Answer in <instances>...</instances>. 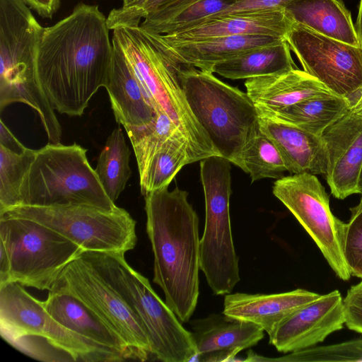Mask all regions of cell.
<instances>
[{
	"mask_svg": "<svg viewBox=\"0 0 362 362\" xmlns=\"http://www.w3.org/2000/svg\"><path fill=\"white\" fill-rule=\"evenodd\" d=\"M109 30L98 6L82 2L64 18L44 28L37 74L59 113L82 115L94 94L105 88L113 57Z\"/></svg>",
	"mask_w": 362,
	"mask_h": 362,
	"instance_id": "1",
	"label": "cell"
},
{
	"mask_svg": "<svg viewBox=\"0 0 362 362\" xmlns=\"http://www.w3.org/2000/svg\"><path fill=\"white\" fill-rule=\"evenodd\" d=\"M146 233L154 257L153 279L181 322L189 321L199 294V218L188 192L165 187L146 194Z\"/></svg>",
	"mask_w": 362,
	"mask_h": 362,
	"instance_id": "2",
	"label": "cell"
},
{
	"mask_svg": "<svg viewBox=\"0 0 362 362\" xmlns=\"http://www.w3.org/2000/svg\"><path fill=\"white\" fill-rule=\"evenodd\" d=\"M139 23L115 27L112 38L122 49L139 80L148 102L166 113L187 139L194 162L220 156L199 123L186 100L178 79V63L159 34L142 28Z\"/></svg>",
	"mask_w": 362,
	"mask_h": 362,
	"instance_id": "3",
	"label": "cell"
},
{
	"mask_svg": "<svg viewBox=\"0 0 362 362\" xmlns=\"http://www.w3.org/2000/svg\"><path fill=\"white\" fill-rule=\"evenodd\" d=\"M0 334L16 349L41 361H125L60 324L43 301L15 282L0 285Z\"/></svg>",
	"mask_w": 362,
	"mask_h": 362,
	"instance_id": "4",
	"label": "cell"
},
{
	"mask_svg": "<svg viewBox=\"0 0 362 362\" xmlns=\"http://www.w3.org/2000/svg\"><path fill=\"white\" fill-rule=\"evenodd\" d=\"M177 75L192 112L220 156L230 162L259 131L256 106L247 93L214 73L181 65Z\"/></svg>",
	"mask_w": 362,
	"mask_h": 362,
	"instance_id": "5",
	"label": "cell"
},
{
	"mask_svg": "<svg viewBox=\"0 0 362 362\" xmlns=\"http://www.w3.org/2000/svg\"><path fill=\"white\" fill-rule=\"evenodd\" d=\"M87 150L47 144L35 156L20 188L19 206L86 204L111 210L117 207L90 165Z\"/></svg>",
	"mask_w": 362,
	"mask_h": 362,
	"instance_id": "6",
	"label": "cell"
},
{
	"mask_svg": "<svg viewBox=\"0 0 362 362\" xmlns=\"http://www.w3.org/2000/svg\"><path fill=\"white\" fill-rule=\"evenodd\" d=\"M89 252L101 272L141 320L148 334L152 356L163 362L195 361L197 349L170 308L153 289L149 281L134 270L122 252Z\"/></svg>",
	"mask_w": 362,
	"mask_h": 362,
	"instance_id": "7",
	"label": "cell"
},
{
	"mask_svg": "<svg viewBox=\"0 0 362 362\" xmlns=\"http://www.w3.org/2000/svg\"><path fill=\"white\" fill-rule=\"evenodd\" d=\"M230 163L221 156L200 160L205 199L200 269L216 296L230 293L240 280L230 218Z\"/></svg>",
	"mask_w": 362,
	"mask_h": 362,
	"instance_id": "8",
	"label": "cell"
},
{
	"mask_svg": "<svg viewBox=\"0 0 362 362\" xmlns=\"http://www.w3.org/2000/svg\"><path fill=\"white\" fill-rule=\"evenodd\" d=\"M0 216L36 221L74 242L83 251L126 253L137 241L135 220L117 206L111 210L86 204L18 206Z\"/></svg>",
	"mask_w": 362,
	"mask_h": 362,
	"instance_id": "9",
	"label": "cell"
},
{
	"mask_svg": "<svg viewBox=\"0 0 362 362\" xmlns=\"http://www.w3.org/2000/svg\"><path fill=\"white\" fill-rule=\"evenodd\" d=\"M0 243L10 259L9 282L40 291H50L66 265L84 252L55 230L23 218L0 216Z\"/></svg>",
	"mask_w": 362,
	"mask_h": 362,
	"instance_id": "10",
	"label": "cell"
},
{
	"mask_svg": "<svg viewBox=\"0 0 362 362\" xmlns=\"http://www.w3.org/2000/svg\"><path fill=\"white\" fill-rule=\"evenodd\" d=\"M50 291L66 292L86 306L128 346L136 361L152 356L148 334L135 311L110 284L87 251L62 270Z\"/></svg>",
	"mask_w": 362,
	"mask_h": 362,
	"instance_id": "11",
	"label": "cell"
},
{
	"mask_svg": "<svg viewBox=\"0 0 362 362\" xmlns=\"http://www.w3.org/2000/svg\"><path fill=\"white\" fill-rule=\"evenodd\" d=\"M272 192L313 238L337 276L349 280L351 275L341 248L344 222L332 213L329 196L315 175L303 173L279 178Z\"/></svg>",
	"mask_w": 362,
	"mask_h": 362,
	"instance_id": "12",
	"label": "cell"
},
{
	"mask_svg": "<svg viewBox=\"0 0 362 362\" xmlns=\"http://www.w3.org/2000/svg\"><path fill=\"white\" fill-rule=\"evenodd\" d=\"M286 42L303 71L332 93L345 97L362 88V49L293 23Z\"/></svg>",
	"mask_w": 362,
	"mask_h": 362,
	"instance_id": "13",
	"label": "cell"
},
{
	"mask_svg": "<svg viewBox=\"0 0 362 362\" xmlns=\"http://www.w3.org/2000/svg\"><path fill=\"white\" fill-rule=\"evenodd\" d=\"M345 324L343 298L338 290L321 295L287 317L269 336L279 352L291 353L317 346Z\"/></svg>",
	"mask_w": 362,
	"mask_h": 362,
	"instance_id": "14",
	"label": "cell"
},
{
	"mask_svg": "<svg viewBox=\"0 0 362 362\" xmlns=\"http://www.w3.org/2000/svg\"><path fill=\"white\" fill-rule=\"evenodd\" d=\"M327 153L325 174L332 195L344 199L360 194L362 168V110L350 109L322 134Z\"/></svg>",
	"mask_w": 362,
	"mask_h": 362,
	"instance_id": "15",
	"label": "cell"
},
{
	"mask_svg": "<svg viewBox=\"0 0 362 362\" xmlns=\"http://www.w3.org/2000/svg\"><path fill=\"white\" fill-rule=\"evenodd\" d=\"M197 349L195 361H231L243 349L258 344L264 337L258 325L222 314H211L189 321Z\"/></svg>",
	"mask_w": 362,
	"mask_h": 362,
	"instance_id": "16",
	"label": "cell"
},
{
	"mask_svg": "<svg viewBox=\"0 0 362 362\" xmlns=\"http://www.w3.org/2000/svg\"><path fill=\"white\" fill-rule=\"evenodd\" d=\"M294 21L285 7L205 18L165 37L178 40L226 35H265L286 40Z\"/></svg>",
	"mask_w": 362,
	"mask_h": 362,
	"instance_id": "17",
	"label": "cell"
},
{
	"mask_svg": "<svg viewBox=\"0 0 362 362\" xmlns=\"http://www.w3.org/2000/svg\"><path fill=\"white\" fill-rule=\"evenodd\" d=\"M260 130L274 144L291 174L325 175L327 153L322 136L258 110Z\"/></svg>",
	"mask_w": 362,
	"mask_h": 362,
	"instance_id": "18",
	"label": "cell"
},
{
	"mask_svg": "<svg viewBox=\"0 0 362 362\" xmlns=\"http://www.w3.org/2000/svg\"><path fill=\"white\" fill-rule=\"evenodd\" d=\"M320 296L303 288L272 294L230 293L225 295L223 313L254 323L271 336L287 317Z\"/></svg>",
	"mask_w": 362,
	"mask_h": 362,
	"instance_id": "19",
	"label": "cell"
},
{
	"mask_svg": "<svg viewBox=\"0 0 362 362\" xmlns=\"http://www.w3.org/2000/svg\"><path fill=\"white\" fill-rule=\"evenodd\" d=\"M160 35L178 63L211 73L216 64L245 52L286 40L265 35H226L178 40Z\"/></svg>",
	"mask_w": 362,
	"mask_h": 362,
	"instance_id": "20",
	"label": "cell"
},
{
	"mask_svg": "<svg viewBox=\"0 0 362 362\" xmlns=\"http://www.w3.org/2000/svg\"><path fill=\"white\" fill-rule=\"evenodd\" d=\"M245 86L257 109L269 112L332 93L317 79L297 68L246 79Z\"/></svg>",
	"mask_w": 362,
	"mask_h": 362,
	"instance_id": "21",
	"label": "cell"
},
{
	"mask_svg": "<svg viewBox=\"0 0 362 362\" xmlns=\"http://www.w3.org/2000/svg\"><path fill=\"white\" fill-rule=\"evenodd\" d=\"M112 42L113 57L105 88L115 120L124 129L147 124L153 120L155 110L117 42L112 38Z\"/></svg>",
	"mask_w": 362,
	"mask_h": 362,
	"instance_id": "22",
	"label": "cell"
},
{
	"mask_svg": "<svg viewBox=\"0 0 362 362\" xmlns=\"http://www.w3.org/2000/svg\"><path fill=\"white\" fill-rule=\"evenodd\" d=\"M43 304L47 311L66 328L118 354L125 361L136 360L125 342L71 295L64 291H49Z\"/></svg>",
	"mask_w": 362,
	"mask_h": 362,
	"instance_id": "23",
	"label": "cell"
},
{
	"mask_svg": "<svg viewBox=\"0 0 362 362\" xmlns=\"http://www.w3.org/2000/svg\"><path fill=\"white\" fill-rule=\"evenodd\" d=\"M295 23L326 37L359 46L349 11L340 0H296L285 6Z\"/></svg>",
	"mask_w": 362,
	"mask_h": 362,
	"instance_id": "24",
	"label": "cell"
},
{
	"mask_svg": "<svg viewBox=\"0 0 362 362\" xmlns=\"http://www.w3.org/2000/svg\"><path fill=\"white\" fill-rule=\"evenodd\" d=\"M296 69L286 40L245 52L216 64L213 70L224 78L248 79Z\"/></svg>",
	"mask_w": 362,
	"mask_h": 362,
	"instance_id": "25",
	"label": "cell"
},
{
	"mask_svg": "<svg viewBox=\"0 0 362 362\" xmlns=\"http://www.w3.org/2000/svg\"><path fill=\"white\" fill-rule=\"evenodd\" d=\"M349 110L350 105L346 98L329 93L309 98L276 112L258 110L322 136L330 125Z\"/></svg>",
	"mask_w": 362,
	"mask_h": 362,
	"instance_id": "26",
	"label": "cell"
},
{
	"mask_svg": "<svg viewBox=\"0 0 362 362\" xmlns=\"http://www.w3.org/2000/svg\"><path fill=\"white\" fill-rule=\"evenodd\" d=\"M130 154L122 129L115 128L107 137L95 168L105 192L115 203L132 174Z\"/></svg>",
	"mask_w": 362,
	"mask_h": 362,
	"instance_id": "27",
	"label": "cell"
},
{
	"mask_svg": "<svg viewBox=\"0 0 362 362\" xmlns=\"http://www.w3.org/2000/svg\"><path fill=\"white\" fill-rule=\"evenodd\" d=\"M194 163L189 142L182 133L168 139L152 158L146 176L139 182L141 193L168 187L185 165Z\"/></svg>",
	"mask_w": 362,
	"mask_h": 362,
	"instance_id": "28",
	"label": "cell"
},
{
	"mask_svg": "<svg viewBox=\"0 0 362 362\" xmlns=\"http://www.w3.org/2000/svg\"><path fill=\"white\" fill-rule=\"evenodd\" d=\"M250 175L252 182L264 178H281L287 168L279 151L259 129L230 161Z\"/></svg>",
	"mask_w": 362,
	"mask_h": 362,
	"instance_id": "29",
	"label": "cell"
},
{
	"mask_svg": "<svg viewBox=\"0 0 362 362\" xmlns=\"http://www.w3.org/2000/svg\"><path fill=\"white\" fill-rule=\"evenodd\" d=\"M124 129L136 159L139 182L144 179L152 158L162 145L170 137L182 133L168 115L160 109L155 110V116L148 124Z\"/></svg>",
	"mask_w": 362,
	"mask_h": 362,
	"instance_id": "30",
	"label": "cell"
},
{
	"mask_svg": "<svg viewBox=\"0 0 362 362\" xmlns=\"http://www.w3.org/2000/svg\"><path fill=\"white\" fill-rule=\"evenodd\" d=\"M36 150L16 152L0 144V214L20 204V188Z\"/></svg>",
	"mask_w": 362,
	"mask_h": 362,
	"instance_id": "31",
	"label": "cell"
},
{
	"mask_svg": "<svg viewBox=\"0 0 362 362\" xmlns=\"http://www.w3.org/2000/svg\"><path fill=\"white\" fill-rule=\"evenodd\" d=\"M315 362V361H362V339L339 344L315 346L288 353L276 358L261 356V361Z\"/></svg>",
	"mask_w": 362,
	"mask_h": 362,
	"instance_id": "32",
	"label": "cell"
},
{
	"mask_svg": "<svg viewBox=\"0 0 362 362\" xmlns=\"http://www.w3.org/2000/svg\"><path fill=\"white\" fill-rule=\"evenodd\" d=\"M235 1L236 0L197 1L186 7L173 18L147 31L159 35L174 33L190 27L201 20L219 13Z\"/></svg>",
	"mask_w": 362,
	"mask_h": 362,
	"instance_id": "33",
	"label": "cell"
},
{
	"mask_svg": "<svg viewBox=\"0 0 362 362\" xmlns=\"http://www.w3.org/2000/svg\"><path fill=\"white\" fill-rule=\"evenodd\" d=\"M350 211V219L343 228L342 253L351 275L362 279V199Z\"/></svg>",
	"mask_w": 362,
	"mask_h": 362,
	"instance_id": "34",
	"label": "cell"
},
{
	"mask_svg": "<svg viewBox=\"0 0 362 362\" xmlns=\"http://www.w3.org/2000/svg\"><path fill=\"white\" fill-rule=\"evenodd\" d=\"M168 0H142L136 4L112 9L107 18V25L110 30H113L118 25L131 22L140 23L141 18H145L150 13L155 11Z\"/></svg>",
	"mask_w": 362,
	"mask_h": 362,
	"instance_id": "35",
	"label": "cell"
},
{
	"mask_svg": "<svg viewBox=\"0 0 362 362\" xmlns=\"http://www.w3.org/2000/svg\"><path fill=\"white\" fill-rule=\"evenodd\" d=\"M343 302L345 325L349 329L362 334V280L349 288Z\"/></svg>",
	"mask_w": 362,
	"mask_h": 362,
	"instance_id": "36",
	"label": "cell"
},
{
	"mask_svg": "<svg viewBox=\"0 0 362 362\" xmlns=\"http://www.w3.org/2000/svg\"><path fill=\"white\" fill-rule=\"evenodd\" d=\"M199 0H168L153 12L148 14L140 24L144 30H149L175 17L186 7Z\"/></svg>",
	"mask_w": 362,
	"mask_h": 362,
	"instance_id": "37",
	"label": "cell"
},
{
	"mask_svg": "<svg viewBox=\"0 0 362 362\" xmlns=\"http://www.w3.org/2000/svg\"><path fill=\"white\" fill-rule=\"evenodd\" d=\"M294 1L296 0H236L224 10L206 18L243 11L282 8Z\"/></svg>",
	"mask_w": 362,
	"mask_h": 362,
	"instance_id": "38",
	"label": "cell"
},
{
	"mask_svg": "<svg viewBox=\"0 0 362 362\" xmlns=\"http://www.w3.org/2000/svg\"><path fill=\"white\" fill-rule=\"evenodd\" d=\"M43 18L51 19L60 6V0H23Z\"/></svg>",
	"mask_w": 362,
	"mask_h": 362,
	"instance_id": "39",
	"label": "cell"
},
{
	"mask_svg": "<svg viewBox=\"0 0 362 362\" xmlns=\"http://www.w3.org/2000/svg\"><path fill=\"white\" fill-rule=\"evenodd\" d=\"M0 144L16 152H21L26 148L14 136L2 119L0 121Z\"/></svg>",
	"mask_w": 362,
	"mask_h": 362,
	"instance_id": "40",
	"label": "cell"
},
{
	"mask_svg": "<svg viewBox=\"0 0 362 362\" xmlns=\"http://www.w3.org/2000/svg\"><path fill=\"white\" fill-rule=\"evenodd\" d=\"M346 98L349 103L350 109L362 110V88L347 96Z\"/></svg>",
	"mask_w": 362,
	"mask_h": 362,
	"instance_id": "41",
	"label": "cell"
},
{
	"mask_svg": "<svg viewBox=\"0 0 362 362\" xmlns=\"http://www.w3.org/2000/svg\"><path fill=\"white\" fill-rule=\"evenodd\" d=\"M356 31L359 42V46L362 49V0L360 1Z\"/></svg>",
	"mask_w": 362,
	"mask_h": 362,
	"instance_id": "42",
	"label": "cell"
},
{
	"mask_svg": "<svg viewBox=\"0 0 362 362\" xmlns=\"http://www.w3.org/2000/svg\"><path fill=\"white\" fill-rule=\"evenodd\" d=\"M141 1H142V0H122L123 4H122V6H123V7L132 6H134V5L136 4L137 3L140 2Z\"/></svg>",
	"mask_w": 362,
	"mask_h": 362,
	"instance_id": "43",
	"label": "cell"
},
{
	"mask_svg": "<svg viewBox=\"0 0 362 362\" xmlns=\"http://www.w3.org/2000/svg\"><path fill=\"white\" fill-rule=\"evenodd\" d=\"M359 189H360V194L361 195V199H362V168H361L360 179H359Z\"/></svg>",
	"mask_w": 362,
	"mask_h": 362,
	"instance_id": "44",
	"label": "cell"
}]
</instances>
